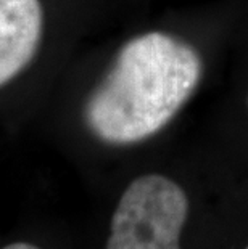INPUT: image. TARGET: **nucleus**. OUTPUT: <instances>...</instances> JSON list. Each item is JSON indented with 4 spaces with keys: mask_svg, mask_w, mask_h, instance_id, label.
Returning <instances> with one entry per match:
<instances>
[{
    "mask_svg": "<svg viewBox=\"0 0 248 249\" xmlns=\"http://www.w3.org/2000/svg\"><path fill=\"white\" fill-rule=\"evenodd\" d=\"M189 199L165 176L149 174L131 182L112 219L107 249H181Z\"/></svg>",
    "mask_w": 248,
    "mask_h": 249,
    "instance_id": "f03ea898",
    "label": "nucleus"
},
{
    "mask_svg": "<svg viewBox=\"0 0 248 249\" xmlns=\"http://www.w3.org/2000/svg\"><path fill=\"white\" fill-rule=\"evenodd\" d=\"M247 249H248V248H247Z\"/></svg>",
    "mask_w": 248,
    "mask_h": 249,
    "instance_id": "423d86ee",
    "label": "nucleus"
},
{
    "mask_svg": "<svg viewBox=\"0 0 248 249\" xmlns=\"http://www.w3.org/2000/svg\"><path fill=\"white\" fill-rule=\"evenodd\" d=\"M44 13L39 0H0V87L38 53Z\"/></svg>",
    "mask_w": 248,
    "mask_h": 249,
    "instance_id": "7ed1b4c3",
    "label": "nucleus"
},
{
    "mask_svg": "<svg viewBox=\"0 0 248 249\" xmlns=\"http://www.w3.org/2000/svg\"><path fill=\"white\" fill-rule=\"evenodd\" d=\"M3 249H40V248L29 245V243H13V245L5 246Z\"/></svg>",
    "mask_w": 248,
    "mask_h": 249,
    "instance_id": "20e7f679",
    "label": "nucleus"
},
{
    "mask_svg": "<svg viewBox=\"0 0 248 249\" xmlns=\"http://www.w3.org/2000/svg\"><path fill=\"white\" fill-rule=\"evenodd\" d=\"M247 103H248V100H247Z\"/></svg>",
    "mask_w": 248,
    "mask_h": 249,
    "instance_id": "39448f33",
    "label": "nucleus"
},
{
    "mask_svg": "<svg viewBox=\"0 0 248 249\" xmlns=\"http://www.w3.org/2000/svg\"><path fill=\"white\" fill-rule=\"evenodd\" d=\"M202 58L186 40L147 33L128 40L84 105L89 130L110 145H133L171 123L197 90Z\"/></svg>",
    "mask_w": 248,
    "mask_h": 249,
    "instance_id": "f257e3e1",
    "label": "nucleus"
}]
</instances>
